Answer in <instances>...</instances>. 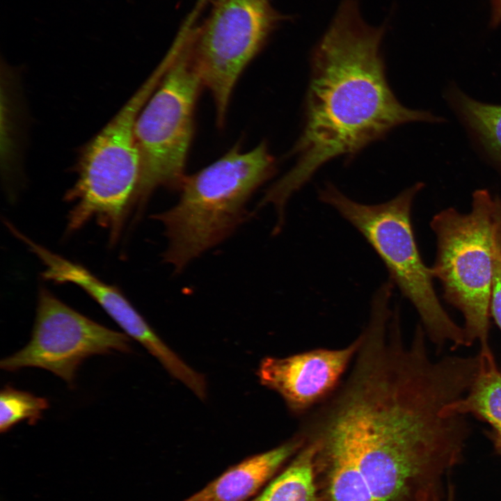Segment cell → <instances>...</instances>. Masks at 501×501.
<instances>
[{
  "mask_svg": "<svg viewBox=\"0 0 501 501\" xmlns=\"http://www.w3.org/2000/svg\"><path fill=\"white\" fill-rule=\"evenodd\" d=\"M191 22L181 48L136 123L141 166L136 206L164 186L180 189L194 132V113L203 84L189 51Z\"/></svg>",
  "mask_w": 501,
  "mask_h": 501,
  "instance_id": "cell-7",
  "label": "cell"
},
{
  "mask_svg": "<svg viewBox=\"0 0 501 501\" xmlns=\"http://www.w3.org/2000/svg\"><path fill=\"white\" fill-rule=\"evenodd\" d=\"M360 342L319 348L286 357H267L259 366L261 383L277 392L290 413L304 415L328 398L349 371Z\"/></svg>",
  "mask_w": 501,
  "mask_h": 501,
  "instance_id": "cell-10",
  "label": "cell"
},
{
  "mask_svg": "<svg viewBox=\"0 0 501 501\" xmlns=\"http://www.w3.org/2000/svg\"><path fill=\"white\" fill-rule=\"evenodd\" d=\"M49 408L45 398L6 385L0 393V431L5 433L21 421L35 424Z\"/></svg>",
  "mask_w": 501,
  "mask_h": 501,
  "instance_id": "cell-17",
  "label": "cell"
},
{
  "mask_svg": "<svg viewBox=\"0 0 501 501\" xmlns=\"http://www.w3.org/2000/svg\"><path fill=\"white\" fill-rule=\"evenodd\" d=\"M491 4V27H496L501 23V0H490Z\"/></svg>",
  "mask_w": 501,
  "mask_h": 501,
  "instance_id": "cell-19",
  "label": "cell"
},
{
  "mask_svg": "<svg viewBox=\"0 0 501 501\" xmlns=\"http://www.w3.org/2000/svg\"><path fill=\"white\" fill-rule=\"evenodd\" d=\"M493 278L491 299V312L501 329V221L493 231Z\"/></svg>",
  "mask_w": 501,
  "mask_h": 501,
  "instance_id": "cell-18",
  "label": "cell"
},
{
  "mask_svg": "<svg viewBox=\"0 0 501 501\" xmlns=\"http://www.w3.org/2000/svg\"><path fill=\"white\" fill-rule=\"evenodd\" d=\"M424 184L418 182L392 199L376 205L356 202L328 183L319 199L333 207L366 239L385 264L390 281L397 285L419 314L425 333L442 346H467L463 328L443 308L433 286L431 268L420 254L411 222V209Z\"/></svg>",
  "mask_w": 501,
  "mask_h": 501,
  "instance_id": "cell-5",
  "label": "cell"
},
{
  "mask_svg": "<svg viewBox=\"0 0 501 501\" xmlns=\"http://www.w3.org/2000/svg\"><path fill=\"white\" fill-rule=\"evenodd\" d=\"M265 141L243 152L236 144L209 166L185 176L177 202L152 218L168 239L164 260L175 271L222 242L245 220L251 195L275 173Z\"/></svg>",
  "mask_w": 501,
  "mask_h": 501,
  "instance_id": "cell-3",
  "label": "cell"
},
{
  "mask_svg": "<svg viewBox=\"0 0 501 501\" xmlns=\"http://www.w3.org/2000/svg\"><path fill=\"white\" fill-rule=\"evenodd\" d=\"M500 205L499 196L478 189L468 213L449 207L430 223L437 241L431 273L440 282L446 301L463 314L467 346L477 340L481 347L488 346L493 230Z\"/></svg>",
  "mask_w": 501,
  "mask_h": 501,
  "instance_id": "cell-6",
  "label": "cell"
},
{
  "mask_svg": "<svg viewBox=\"0 0 501 501\" xmlns=\"http://www.w3.org/2000/svg\"><path fill=\"white\" fill-rule=\"evenodd\" d=\"M386 26L362 17L356 0H342L328 29L314 48L301 134L289 153L295 165L260 200L283 216L291 196L325 163L351 158L396 127L441 122L430 112L401 104L390 88L381 52Z\"/></svg>",
  "mask_w": 501,
  "mask_h": 501,
  "instance_id": "cell-2",
  "label": "cell"
},
{
  "mask_svg": "<svg viewBox=\"0 0 501 501\" xmlns=\"http://www.w3.org/2000/svg\"><path fill=\"white\" fill-rule=\"evenodd\" d=\"M445 501H454V500H453L452 489H451V491H450V493H449V495H448V497H447V500H446Z\"/></svg>",
  "mask_w": 501,
  "mask_h": 501,
  "instance_id": "cell-21",
  "label": "cell"
},
{
  "mask_svg": "<svg viewBox=\"0 0 501 501\" xmlns=\"http://www.w3.org/2000/svg\"><path fill=\"white\" fill-rule=\"evenodd\" d=\"M44 279L70 283L91 296L129 337L143 346L166 370L182 383L194 376V369L166 345L116 286L107 284L83 266L45 249L39 255Z\"/></svg>",
  "mask_w": 501,
  "mask_h": 501,
  "instance_id": "cell-11",
  "label": "cell"
},
{
  "mask_svg": "<svg viewBox=\"0 0 501 501\" xmlns=\"http://www.w3.org/2000/svg\"><path fill=\"white\" fill-rule=\"evenodd\" d=\"M489 436L493 440L497 451L501 454V437L489 433Z\"/></svg>",
  "mask_w": 501,
  "mask_h": 501,
  "instance_id": "cell-20",
  "label": "cell"
},
{
  "mask_svg": "<svg viewBox=\"0 0 501 501\" xmlns=\"http://www.w3.org/2000/svg\"><path fill=\"white\" fill-rule=\"evenodd\" d=\"M250 501H253V500H250Z\"/></svg>",
  "mask_w": 501,
  "mask_h": 501,
  "instance_id": "cell-22",
  "label": "cell"
},
{
  "mask_svg": "<svg viewBox=\"0 0 501 501\" xmlns=\"http://www.w3.org/2000/svg\"><path fill=\"white\" fill-rule=\"evenodd\" d=\"M189 36L192 61L212 94L217 125L225 122L230 97L244 69L285 19L273 0H212Z\"/></svg>",
  "mask_w": 501,
  "mask_h": 501,
  "instance_id": "cell-8",
  "label": "cell"
},
{
  "mask_svg": "<svg viewBox=\"0 0 501 501\" xmlns=\"http://www.w3.org/2000/svg\"><path fill=\"white\" fill-rule=\"evenodd\" d=\"M130 350V337L125 333L88 318L41 287L30 341L19 351L2 359L0 367L8 372L42 368L72 385L86 358Z\"/></svg>",
  "mask_w": 501,
  "mask_h": 501,
  "instance_id": "cell-9",
  "label": "cell"
},
{
  "mask_svg": "<svg viewBox=\"0 0 501 501\" xmlns=\"http://www.w3.org/2000/svg\"><path fill=\"white\" fill-rule=\"evenodd\" d=\"M479 356V371L468 395L451 403L446 411L471 413L491 425V434L501 437V370L489 347H482Z\"/></svg>",
  "mask_w": 501,
  "mask_h": 501,
  "instance_id": "cell-13",
  "label": "cell"
},
{
  "mask_svg": "<svg viewBox=\"0 0 501 501\" xmlns=\"http://www.w3.org/2000/svg\"><path fill=\"white\" fill-rule=\"evenodd\" d=\"M473 380L463 360L433 361L421 340L374 337L310 420L353 452L374 501H445V479L470 431L463 415L446 408Z\"/></svg>",
  "mask_w": 501,
  "mask_h": 501,
  "instance_id": "cell-1",
  "label": "cell"
},
{
  "mask_svg": "<svg viewBox=\"0 0 501 501\" xmlns=\"http://www.w3.org/2000/svg\"><path fill=\"white\" fill-rule=\"evenodd\" d=\"M304 443L303 438L296 433L283 444L232 466L183 501H247L262 491Z\"/></svg>",
  "mask_w": 501,
  "mask_h": 501,
  "instance_id": "cell-12",
  "label": "cell"
},
{
  "mask_svg": "<svg viewBox=\"0 0 501 501\" xmlns=\"http://www.w3.org/2000/svg\"><path fill=\"white\" fill-rule=\"evenodd\" d=\"M317 447V458L326 462L330 474L332 501H374L361 466L344 445L331 438L314 437L305 440Z\"/></svg>",
  "mask_w": 501,
  "mask_h": 501,
  "instance_id": "cell-14",
  "label": "cell"
},
{
  "mask_svg": "<svg viewBox=\"0 0 501 501\" xmlns=\"http://www.w3.org/2000/svg\"><path fill=\"white\" fill-rule=\"evenodd\" d=\"M447 99L484 152L501 170V105L478 102L451 86Z\"/></svg>",
  "mask_w": 501,
  "mask_h": 501,
  "instance_id": "cell-15",
  "label": "cell"
},
{
  "mask_svg": "<svg viewBox=\"0 0 501 501\" xmlns=\"http://www.w3.org/2000/svg\"><path fill=\"white\" fill-rule=\"evenodd\" d=\"M317 447L305 443L289 465L253 501H318L315 481Z\"/></svg>",
  "mask_w": 501,
  "mask_h": 501,
  "instance_id": "cell-16",
  "label": "cell"
},
{
  "mask_svg": "<svg viewBox=\"0 0 501 501\" xmlns=\"http://www.w3.org/2000/svg\"><path fill=\"white\" fill-rule=\"evenodd\" d=\"M165 56L149 77L90 140L81 156L77 180L65 196L72 204L67 232L94 220L106 229L110 243L119 239L136 206L141 166L136 138L138 116L170 67Z\"/></svg>",
  "mask_w": 501,
  "mask_h": 501,
  "instance_id": "cell-4",
  "label": "cell"
}]
</instances>
